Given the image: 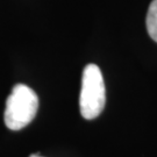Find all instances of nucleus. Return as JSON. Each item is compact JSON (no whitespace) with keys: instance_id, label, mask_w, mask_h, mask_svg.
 Returning a JSON list of instances; mask_svg holds the SVG:
<instances>
[{"instance_id":"f257e3e1","label":"nucleus","mask_w":157,"mask_h":157,"mask_svg":"<svg viewBox=\"0 0 157 157\" xmlns=\"http://www.w3.org/2000/svg\"><path fill=\"white\" fill-rule=\"evenodd\" d=\"M39 108V98L29 86L17 84L8 95L5 108V124L11 130H20L35 118Z\"/></svg>"},{"instance_id":"f03ea898","label":"nucleus","mask_w":157,"mask_h":157,"mask_svg":"<svg viewBox=\"0 0 157 157\" xmlns=\"http://www.w3.org/2000/svg\"><path fill=\"white\" fill-rule=\"evenodd\" d=\"M106 90L100 69L95 64H87L83 71L79 107L83 118L95 119L104 111Z\"/></svg>"},{"instance_id":"7ed1b4c3","label":"nucleus","mask_w":157,"mask_h":157,"mask_svg":"<svg viewBox=\"0 0 157 157\" xmlns=\"http://www.w3.org/2000/svg\"><path fill=\"white\" fill-rule=\"evenodd\" d=\"M147 30L155 42H157V0H152L147 13Z\"/></svg>"},{"instance_id":"20e7f679","label":"nucleus","mask_w":157,"mask_h":157,"mask_svg":"<svg viewBox=\"0 0 157 157\" xmlns=\"http://www.w3.org/2000/svg\"><path fill=\"white\" fill-rule=\"evenodd\" d=\"M30 157H40V156H39V155H32Z\"/></svg>"}]
</instances>
